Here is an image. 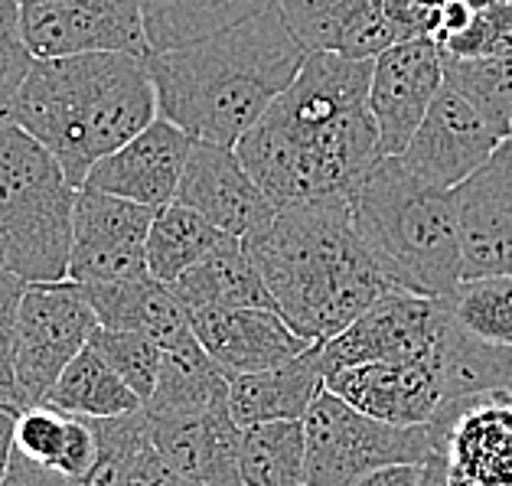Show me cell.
<instances>
[{
    "label": "cell",
    "mask_w": 512,
    "mask_h": 486,
    "mask_svg": "<svg viewBox=\"0 0 512 486\" xmlns=\"http://www.w3.org/2000/svg\"><path fill=\"white\" fill-rule=\"evenodd\" d=\"M372 59L307 53L294 82L235 144L274 209L349 196L382 160L369 111Z\"/></svg>",
    "instance_id": "cell-1"
},
{
    "label": "cell",
    "mask_w": 512,
    "mask_h": 486,
    "mask_svg": "<svg viewBox=\"0 0 512 486\" xmlns=\"http://www.w3.org/2000/svg\"><path fill=\"white\" fill-rule=\"evenodd\" d=\"M304 59L278 4L199 43L144 56L157 118L177 124L193 141L232 151L294 82Z\"/></svg>",
    "instance_id": "cell-2"
},
{
    "label": "cell",
    "mask_w": 512,
    "mask_h": 486,
    "mask_svg": "<svg viewBox=\"0 0 512 486\" xmlns=\"http://www.w3.org/2000/svg\"><path fill=\"white\" fill-rule=\"evenodd\" d=\"M242 245L274 310L310 346L333 340L392 291L362 248L343 196L274 209L268 226Z\"/></svg>",
    "instance_id": "cell-3"
},
{
    "label": "cell",
    "mask_w": 512,
    "mask_h": 486,
    "mask_svg": "<svg viewBox=\"0 0 512 486\" xmlns=\"http://www.w3.org/2000/svg\"><path fill=\"white\" fill-rule=\"evenodd\" d=\"M0 118L43 144L82 190L89 170L157 118L144 56L85 53L33 59Z\"/></svg>",
    "instance_id": "cell-4"
},
{
    "label": "cell",
    "mask_w": 512,
    "mask_h": 486,
    "mask_svg": "<svg viewBox=\"0 0 512 486\" xmlns=\"http://www.w3.org/2000/svg\"><path fill=\"white\" fill-rule=\"evenodd\" d=\"M346 203L362 248L392 291L441 301L460 284L451 190L418 177L402 157H382Z\"/></svg>",
    "instance_id": "cell-5"
},
{
    "label": "cell",
    "mask_w": 512,
    "mask_h": 486,
    "mask_svg": "<svg viewBox=\"0 0 512 486\" xmlns=\"http://www.w3.org/2000/svg\"><path fill=\"white\" fill-rule=\"evenodd\" d=\"M76 193L43 144L0 118V268L23 284L69 281Z\"/></svg>",
    "instance_id": "cell-6"
},
{
    "label": "cell",
    "mask_w": 512,
    "mask_h": 486,
    "mask_svg": "<svg viewBox=\"0 0 512 486\" xmlns=\"http://www.w3.org/2000/svg\"><path fill=\"white\" fill-rule=\"evenodd\" d=\"M304 486H353L392 464H428L441 454V431L395 428L362 415L323 389L304 415Z\"/></svg>",
    "instance_id": "cell-7"
},
{
    "label": "cell",
    "mask_w": 512,
    "mask_h": 486,
    "mask_svg": "<svg viewBox=\"0 0 512 486\" xmlns=\"http://www.w3.org/2000/svg\"><path fill=\"white\" fill-rule=\"evenodd\" d=\"M98 320L79 284H27L14 323V379L23 408L43 405L72 359L89 346Z\"/></svg>",
    "instance_id": "cell-8"
},
{
    "label": "cell",
    "mask_w": 512,
    "mask_h": 486,
    "mask_svg": "<svg viewBox=\"0 0 512 486\" xmlns=\"http://www.w3.org/2000/svg\"><path fill=\"white\" fill-rule=\"evenodd\" d=\"M33 59L85 53L147 56L141 0H17Z\"/></svg>",
    "instance_id": "cell-9"
},
{
    "label": "cell",
    "mask_w": 512,
    "mask_h": 486,
    "mask_svg": "<svg viewBox=\"0 0 512 486\" xmlns=\"http://www.w3.org/2000/svg\"><path fill=\"white\" fill-rule=\"evenodd\" d=\"M441 327H444L441 301L405 294V291H385L346 330H340L333 340L317 346L323 379L336 369L431 356L437 336H441Z\"/></svg>",
    "instance_id": "cell-10"
},
{
    "label": "cell",
    "mask_w": 512,
    "mask_h": 486,
    "mask_svg": "<svg viewBox=\"0 0 512 486\" xmlns=\"http://www.w3.org/2000/svg\"><path fill=\"white\" fill-rule=\"evenodd\" d=\"M157 209L98 190H79L72 209V284H115L147 278V232Z\"/></svg>",
    "instance_id": "cell-11"
},
{
    "label": "cell",
    "mask_w": 512,
    "mask_h": 486,
    "mask_svg": "<svg viewBox=\"0 0 512 486\" xmlns=\"http://www.w3.org/2000/svg\"><path fill=\"white\" fill-rule=\"evenodd\" d=\"M457 213L460 281L512 278V137L451 190Z\"/></svg>",
    "instance_id": "cell-12"
},
{
    "label": "cell",
    "mask_w": 512,
    "mask_h": 486,
    "mask_svg": "<svg viewBox=\"0 0 512 486\" xmlns=\"http://www.w3.org/2000/svg\"><path fill=\"white\" fill-rule=\"evenodd\" d=\"M278 10L304 53L376 59L411 40V0H278Z\"/></svg>",
    "instance_id": "cell-13"
},
{
    "label": "cell",
    "mask_w": 512,
    "mask_h": 486,
    "mask_svg": "<svg viewBox=\"0 0 512 486\" xmlns=\"http://www.w3.org/2000/svg\"><path fill=\"white\" fill-rule=\"evenodd\" d=\"M323 389L343 398L362 415L395 428H424L444 418L447 392L437 359H395V363H369L336 369L323 379Z\"/></svg>",
    "instance_id": "cell-14"
},
{
    "label": "cell",
    "mask_w": 512,
    "mask_h": 486,
    "mask_svg": "<svg viewBox=\"0 0 512 486\" xmlns=\"http://www.w3.org/2000/svg\"><path fill=\"white\" fill-rule=\"evenodd\" d=\"M444 85V59L431 40H402L372 59L369 111L382 157H402Z\"/></svg>",
    "instance_id": "cell-15"
},
{
    "label": "cell",
    "mask_w": 512,
    "mask_h": 486,
    "mask_svg": "<svg viewBox=\"0 0 512 486\" xmlns=\"http://www.w3.org/2000/svg\"><path fill=\"white\" fill-rule=\"evenodd\" d=\"M144 431L154 451L193 486H242L239 444L229 398L199 411H144Z\"/></svg>",
    "instance_id": "cell-16"
},
{
    "label": "cell",
    "mask_w": 512,
    "mask_h": 486,
    "mask_svg": "<svg viewBox=\"0 0 512 486\" xmlns=\"http://www.w3.org/2000/svg\"><path fill=\"white\" fill-rule=\"evenodd\" d=\"M173 203L193 209L239 242L252 239L274 219V206L248 177L239 154L232 147L203 141H193L190 147Z\"/></svg>",
    "instance_id": "cell-17"
},
{
    "label": "cell",
    "mask_w": 512,
    "mask_h": 486,
    "mask_svg": "<svg viewBox=\"0 0 512 486\" xmlns=\"http://www.w3.org/2000/svg\"><path fill=\"white\" fill-rule=\"evenodd\" d=\"M499 144H503V137L457 92L441 85L428 115L408 141L402 160L408 170H415L428 183L441 186V190H454L493 157Z\"/></svg>",
    "instance_id": "cell-18"
},
{
    "label": "cell",
    "mask_w": 512,
    "mask_h": 486,
    "mask_svg": "<svg viewBox=\"0 0 512 486\" xmlns=\"http://www.w3.org/2000/svg\"><path fill=\"white\" fill-rule=\"evenodd\" d=\"M193 137L183 134L177 124L154 118L141 134L89 170L82 190H98L108 196L131 199L147 209L170 206L177 199L186 157H190Z\"/></svg>",
    "instance_id": "cell-19"
},
{
    "label": "cell",
    "mask_w": 512,
    "mask_h": 486,
    "mask_svg": "<svg viewBox=\"0 0 512 486\" xmlns=\"http://www.w3.org/2000/svg\"><path fill=\"white\" fill-rule=\"evenodd\" d=\"M186 317L199 346L226 379L274 369L310 350L278 310L268 307H212L190 310Z\"/></svg>",
    "instance_id": "cell-20"
},
{
    "label": "cell",
    "mask_w": 512,
    "mask_h": 486,
    "mask_svg": "<svg viewBox=\"0 0 512 486\" xmlns=\"http://www.w3.org/2000/svg\"><path fill=\"white\" fill-rule=\"evenodd\" d=\"M441 460L451 486H512V405L470 398L444 411Z\"/></svg>",
    "instance_id": "cell-21"
},
{
    "label": "cell",
    "mask_w": 512,
    "mask_h": 486,
    "mask_svg": "<svg viewBox=\"0 0 512 486\" xmlns=\"http://www.w3.org/2000/svg\"><path fill=\"white\" fill-rule=\"evenodd\" d=\"M79 288L102 330L144 333L160 346V353L193 336L190 317L180 301L151 274L115 284H79Z\"/></svg>",
    "instance_id": "cell-22"
},
{
    "label": "cell",
    "mask_w": 512,
    "mask_h": 486,
    "mask_svg": "<svg viewBox=\"0 0 512 486\" xmlns=\"http://www.w3.org/2000/svg\"><path fill=\"white\" fill-rule=\"evenodd\" d=\"M323 392V369L317 346L287 363L229 379V411L239 428L268 421H304L307 408Z\"/></svg>",
    "instance_id": "cell-23"
},
{
    "label": "cell",
    "mask_w": 512,
    "mask_h": 486,
    "mask_svg": "<svg viewBox=\"0 0 512 486\" xmlns=\"http://www.w3.org/2000/svg\"><path fill=\"white\" fill-rule=\"evenodd\" d=\"M447 405L470 398H496L512 405V346H490L454 327L444 314V327L434 346Z\"/></svg>",
    "instance_id": "cell-24"
},
{
    "label": "cell",
    "mask_w": 512,
    "mask_h": 486,
    "mask_svg": "<svg viewBox=\"0 0 512 486\" xmlns=\"http://www.w3.org/2000/svg\"><path fill=\"white\" fill-rule=\"evenodd\" d=\"M278 0H141L147 53H170L265 14Z\"/></svg>",
    "instance_id": "cell-25"
},
{
    "label": "cell",
    "mask_w": 512,
    "mask_h": 486,
    "mask_svg": "<svg viewBox=\"0 0 512 486\" xmlns=\"http://www.w3.org/2000/svg\"><path fill=\"white\" fill-rule=\"evenodd\" d=\"M170 294L177 297L180 307L190 310H212V307H268L271 294L265 291L258 268L252 265V258L245 255V245L239 239H232L219 248L216 255H209L206 261H199L196 268H190L167 284Z\"/></svg>",
    "instance_id": "cell-26"
},
{
    "label": "cell",
    "mask_w": 512,
    "mask_h": 486,
    "mask_svg": "<svg viewBox=\"0 0 512 486\" xmlns=\"http://www.w3.org/2000/svg\"><path fill=\"white\" fill-rule=\"evenodd\" d=\"M46 408H56L62 415L85 418V421H108V418H124L141 411V398H137L121 376L111 369L92 346L72 359L62 369V376L43 398Z\"/></svg>",
    "instance_id": "cell-27"
},
{
    "label": "cell",
    "mask_w": 512,
    "mask_h": 486,
    "mask_svg": "<svg viewBox=\"0 0 512 486\" xmlns=\"http://www.w3.org/2000/svg\"><path fill=\"white\" fill-rule=\"evenodd\" d=\"M226 242H232V235L219 232L193 209L180 203L160 206L151 219V232H147L144 245L147 274L160 284H173L190 268H196L199 261L216 255Z\"/></svg>",
    "instance_id": "cell-28"
},
{
    "label": "cell",
    "mask_w": 512,
    "mask_h": 486,
    "mask_svg": "<svg viewBox=\"0 0 512 486\" xmlns=\"http://www.w3.org/2000/svg\"><path fill=\"white\" fill-rule=\"evenodd\" d=\"M229 398V379L206 356L196 336L160 353L154 395L144 411H199Z\"/></svg>",
    "instance_id": "cell-29"
},
{
    "label": "cell",
    "mask_w": 512,
    "mask_h": 486,
    "mask_svg": "<svg viewBox=\"0 0 512 486\" xmlns=\"http://www.w3.org/2000/svg\"><path fill=\"white\" fill-rule=\"evenodd\" d=\"M239 480L242 486H304L301 421H268L242 428Z\"/></svg>",
    "instance_id": "cell-30"
},
{
    "label": "cell",
    "mask_w": 512,
    "mask_h": 486,
    "mask_svg": "<svg viewBox=\"0 0 512 486\" xmlns=\"http://www.w3.org/2000/svg\"><path fill=\"white\" fill-rule=\"evenodd\" d=\"M444 59V85L457 92L490 128L512 137V53L490 59Z\"/></svg>",
    "instance_id": "cell-31"
},
{
    "label": "cell",
    "mask_w": 512,
    "mask_h": 486,
    "mask_svg": "<svg viewBox=\"0 0 512 486\" xmlns=\"http://www.w3.org/2000/svg\"><path fill=\"white\" fill-rule=\"evenodd\" d=\"M454 327L490 346H512V278H473L441 297Z\"/></svg>",
    "instance_id": "cell-32"
},
{
    "label": "cell",
    "mask_w": 512,
    "mask_h": 486,
    "mask_svg": "<svg viewBox=\"0 0 512 486\" xmlns=\"http://www.w3.org/2000/svg\"><path fill=\"white\" fill-rule=\"evenodd\" d=\"M89 346L118 372L121 382L141 398V405H147V398L154 395L157 372H160V346L151 340V336L98 327L92 333Z\"/></svg>",
    "instance_id": "cell-33"
},
{
    "label": "cell",
    "mask_w": 512,
    "mask_h": 486,
    "mask_svg": "<svg viewBox=\"0 0 512 486\" xmlns=\"http://www.w3.org/2000/svg\"><path fill=\"white\" fill-rule=\"evenodd\" d=\"M92 428L98 438V457L79 486H131L134 454L144 441V408L124 418L92 421Z\"/></svg>",
    "instance_id": "cell-34"
},
{
    "label": "cell",
    "mask_w": 512,
    "mask_h": 486,
    "mask_svg": "<svg viewBox=\"0 0 512 486\" xmlns=\"http://www.w3.org/2000/svg\"><path fill=\"white\" fill-rule=\"evenodd\" d=\"M512 53V0L473 10V17L454 40L441 46L447 59H490Z\"/></svg>",
    "instance_id": "cell-35"
},
{
    "label": "cell",
    "mask_w": 512,
    "mask_h": 486,
    "mask_svg": "<svg viewBox=\"0 0 512 486\" xmlns=\"http://www.w3.org/2000/svg\"><path fill=\"white\" fill-rule=\"evenodd\" d=\"M72 415H62L56 408L46 405H30L17 415L14 428V451L27 457L30 464H40L46 470H56L62 447L69 438Z\"/></svg>",
    "instance_id": "cell-36"
},
{
    "label": "cell",
    "mask_w": 512,
    "mask_h": 486,
    "mask_svg": "<svg viewBox=\"0 0 512 486\" xmlns=\"http://www.w3.org/2000/svg\"><path fill=\"white\" fill-rule=\"evenodd\" d=\"M23 288L27 284L0 268V405H10L17 411H23V398L14 379V323Z\"/></svg>",
    "instance_id": "cell-37"
},
{
    "label": "cell",
    "mask_w": 512,
    "mask_h": 486,
    "mask_svg": "<svg viewBox=\"0 0 512 486\" xmlns=\"http://www.w3.org/2000/svg\"><path fill=\"white\" fill-rule=\"evenodd\" d=\"M30 62L33 56L20 33V4L17 0H0V111L20 89Z\"/></svg>",
    "instance_id": "cell-38"
},
{
    "label": "cell",
    "mask_w": 512,
    "mask_h": 486,
    "mask_svg": "<svg viewBox=\"0 0 512 486\" xmlns=\"http://www.w3.org/2000/svg\"><path fill=\"white\" fill-rule=\"evenodd\" d=\"M131 486H193V483H186L180 473L154 451V444L147 441V431H144V441L134 454Z\"/></svg>",
    "instance_id": "cell-39"
},
{
    "label": "cell",
    "mask_w": 512,
    "mask_h": 486,
    "mask_svg": "<svg viewBox=\"0 0 512 486\" xmlns=\"http://www.w3.org/2000/svg\"><path fill=\"white\" fill-rule=\"evenodd\" d=\"M0 486H79L76 480L62 477L56 470H46L40 464H30L27 457H20L17 451L10 454V464Z\"/></svg>",
    "instance_id": "cell-40"
},
{
    "label": "cell",
    "mask_w": 512,
    "mask_h": 486,
    "mask_svg": "<svg viewBox=\"0 0 512 486\" xmlns=\"http://www.w3.org/2000/svg\"><path fill=\"white\" fill-rule=\"evenodd\" d=\"M424 467V464H421ZM421 467L418 464H392L366 473L353 486H421Z\"/></svg>",
    "instance_id": "cell-41"
},
{
    "label": "cell",
    "mask_w": 512,
    "mask_h": 486,
    "mask_svg": "<svg viewBox=\"0 0 512 486\" xmlns=\"http://www.w3.org/2000/svg\"><path fill=\"white\" fill-rule=\"evenodd\" d=\"M17 408L0 405V480H4L10 454H14V428H17Z\"/></svg>",
    "instance_id": "cell-42"
},
{
    "label": "cell",
    "mask_w": 512,
    "mask_h": 486,
    "mask_svg": "<svg viewBox=\"0 0 512 486\" xmlns=\"http://www.w3.org/2000/svg\"><path fill=\"white\" fill-rule=\"evenodd\" d=\"M421 486H451V480H447V470H444L441 454L431 457L428 464L421 467Z\"/></svg>",
    "instance_id": "cell-43"
},
{
    "label": "cell",
    "mask_w": 512,
    "mask_h": 486,
    "mask_svg": "<svg viewBox=\"0 0 512 486\" xmlns=\"http://www.w3.org/2000/svg\"><path fill=\"white\" fill-rule=\"evenodd\" d=\"M470 10H483V7H493V4H506V0H464Z\"/></svg>",
    "instance_id": "cell-44"
}]
</instances>
